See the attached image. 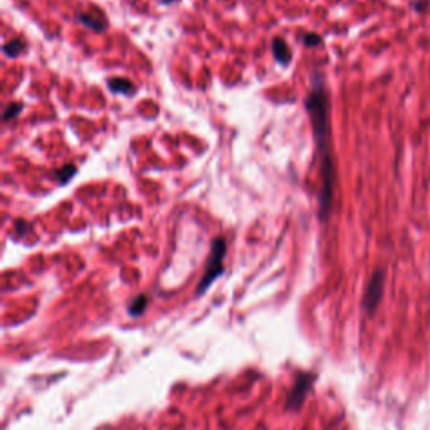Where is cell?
Returning a JSON list of instances; mask_svg holds the SVG:
<instances>
[{
    "instance_id": "obj_12",
    "label": "cell",
    "mask_w": 430,
    "mask_h": 430,
    "mask_svg": "<svg viewBox=\"0 0 430 430\" xmlns=\"http://www.w3.org/2000/svg\"><path fill=\"white\" fill-rule=\"evenodd\" d=\"M303 41H304V44H306V46H309V48H313V46L321 44V37H320V36H316V34H306Z\"/></svg>"
},
{
    "instance_id": "obj_3",
    "label": "cell",
    "mask_w": 430,
    "mask_h": 430,
    "mask_svg": "<svg viewBox=\"0 0 430 430\" xmlns=\"http://www.w3.org/2000/svg\"><path fill=\"white\" fill-rule=\"evenodd\" d=\"M316 377L311 373H301L300 377L296 378L291 392H289L288 398H286L284 409L288 410V412H296V410H300L301 407H303L306 397L311 392Z\"/></svg>"
},
{
    "instance_id": "obj_6",
    "label": "cell",
    "mask_w": 430,
    "mask_h": 430,
    "mask_svg": "<svg viewBox=\"0 0 430 430\" xmlns=\"http://www.w3.org/2000/svg\"><path fill=\"white\" fill-rule=\"evenodd\" d=\"M108 86L113 92H121V95H133L135 92L133 84L128 79H123V77H111L108 81Z\"/></svg>"
},
{
    "instance_id": "obj_13",
    "label": "cell",
    "mask_w": 430,
    "mask_h": 430,
    "mask_svg": "<svg viewBox=\"0 0 430 430\" xmlns=\"http://www.w3.org/2000/svg\"><path fill=\"white\" fill-rule=\"evenodd\" d=\"M173 0H164V3H172Z\"/></svg>"
},
{
    "instance_id": "obj_9",
    "label": "cell",
    "mask_w": 430,
    "mask_h": 430,
    "mask_svg": "<svg viewBox=\"0 0 430 430\" xmlns=\"http://www.w3.org/2000/svg\"><path fill=\"white\" fill-rule=\"evenodd\" d=\"M146 304H148V297H146V296H138V297H135L133 303L128 306V313H130L131 316H139V315H143V311H145Z\"/></svg>"
},
{
    "instance_id": "obj_5",
    "label": "cell",
    "mask_w": 430,
    "mask_h": 430,
    "mask_svg": "<svg viewBox=\"0 0 430 430\" xmlns=\"http://www.w3.org/2000/svg\"><path fill=\"white\" fill-rule=\"evenodd\" d=\"M273 52H274V57H276L279 63H282V64H289V61H291V57H293L291 49L288 48L286 41L281 37H276L273 41Z\"/></svg>"
},
{
    "instance_id": "obj_7",
    "label": "cell",
    "mask_w": 430,
    "mask_h": 430,
    "mask_svg": "<svg viewBox=\"0 0 430 430\" xmlns=\"http://www.w3.org/2000/svg\"><path fill=\"white\" fill-rule=\"evenodd\" d=\"M77 19H79V22H83L84 26L89 27V29H95L98 30V32H101V30L106 29V22L103 21V19H98L95 17L92 14H77Z\"/></svg>"
},
{
    "instance_id": "obj_11",
    "label": "cell",
    "mask_w": 430,
    "mask_h": 430,
    "mask_svg": "<svg viewBox=\"0 0 430 430\" xmlns=\"http://www.w3.org/2000/svg\"><path fill=\"white\" fill-rule=\"evenodd\" d=\"M72 175H76V168L75 165H69V166H64L63 170H59V172H56V177L59 178L61 184H66V182L69 180Z\"/></svg>"
},
{
    "instance_id": "obj_10",
    "label": "cell",
    "mask_w": 430,
    "mask_h": 430,
    "mask_svg": "<svg viewBox=\"0 0 430 430\" xmlns=\"http://www.w3.org/2000/svg\"><path fill=\"white\" fill-rule=\"evenodd\" d=\"M21 110H22V104L21 103H10L9 106L6 108V111H3V121H10V119H12L14 116H17V113Z\"/></svg>"
},
{
    "instance_id": "obj_8",
    "label": "cell",
    "mask_w": 430,
    "mask_h": 430,
    "mask_svg": "<svg viewBox=\"0 0 430 430\" xmlns=\"http://www.w3.org/2000/svg\"><path fill=\"white\" fill-rule=\"evenodd\" d=\"M24 49H26V44L22 39H14V41L7 42V44L3 46V52H6L9 57H17L19 54L24 52Z\"/></svg>"
},
{
    "instance_id": "obj_2",
    "label": "cell",
    "mask_w": 430,
    "mask_h": 430,
    "mask_svg": "<svg viewBox=\"0 0 430 430\" xmlns=\"http://www.w3.org/2000/svg\"><path fill=\"white\" fill-rule=\"evenodd\" d=\"M226 253H227L226 241L220 237L215 239V241L212 242V249L211 254H208L204 276L200 279L199 288H197V296H200V294L207 291V289L214 284L215 279L224 273V257H226Z\"/></svg>"
},
{
    "instance_id": "obj_1",
    "label": "cell",
    "mask_w": 430,
    "mask_h": 430,
    "mask_svg": "<svg viewBox=\"0 0 430 430\" xmlns=\"http://www.w3.org/2000/svg\"><path fill=\"white\" fill-rule=\"evenodd\" d=\"M309 116L313 123V133L317 145V153L321 158V177H323V187L320 195V217L326 220L331 211L333 187H335V166H333L331 145H329V103L326 89L320 77H316L311 92L306 99Z\"/></svg>"
},
{
    "instance_id": "obj_4",
    "label": "cell",
    "mask_w": 430,
    "mask_h": 430,
    "mask_svg": "<svg viewBox=\"0 0 430 430\" xmlns=\"http://www.w3.org/2000/svg\"><path fill=\"white\" fill-rule=\"evenodd\" d=\"M383 286H385V274H383V271H375L373 276L368 281L365 296H363V309L368 315H375V311H377L383 296Z\"/></svg>"
}]
</instances>
